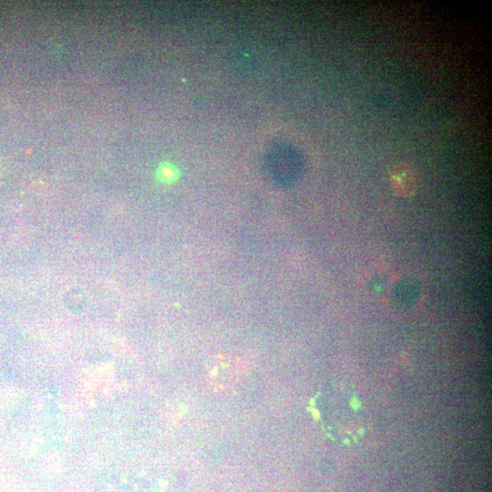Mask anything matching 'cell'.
Instances as JSON below:
<instances>
[{
	"label": "cell",
	"instance_id": "obj_1",
	"mask_svg": "<svg viewBox=\"0 0 492 492\" xmlns=\"http://www.w3.org/2000/svg\"><path fill=\"white\" fill-rule=\"evenodd\" d=\"M393 189L401 196L413 195L417 186L416 174L408 165H399L391 172Z\"/></svg>",
	"mask_w": 492,
	"mask_h": 492
}]
</instances>
